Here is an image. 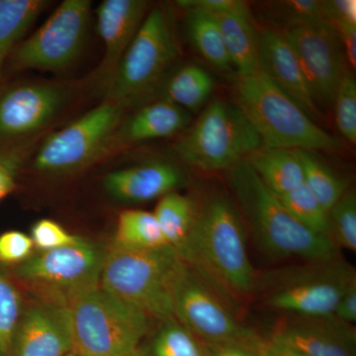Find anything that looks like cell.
Instances as JSON below:
<instances>
[{"instance_id":"obj_1","label":"cell","mask_w":356,"mask_h":356,"mask_svg":"<svg viewBox=\"0 0 356 356\" xmlns=\"http://www.w3.org/2000/svg\"><path fill=\"white\" fill-rule=\"evenodd\" d=\"M177 254L225 299L254 291L245 222L224 194L211 195L200 209L196 208L191 236Z\"/></svg>"},{"instance_id":"obj_2","label":"cell","mask_w":356,"mask_h":356,"mask_svg":"<svg viewBox=\"0 0 356 356\" xmlns=\"http://www.w3.org/2000/svg\"><path fill=\"white\" fill-rule=\"evenodd\" d=\"M228 181L255 242L273 257H302L310 261L337 257L331 238L318 236L290 215L280 197L264 184L245 159L232 166Z\"/></svg>"},{"instance_id":"obj_3","label":"cell","mask_w":356,"mask_h":356,"mask_svg":"<svg viewBox=\"0 0 356 356\" xmlns=\"http://www.w3.org/2000/svg\"><path fill=\"white\" fill-rule=\"evenodd\" d=\"M235 104L261 138L262 147L337 152L341 143L320 127L261 70L238 76Z\"/></svg>"},{"instance_id":"obj_4","label":"cell","mask_w":356,"mask_h":356,"mask_svg":"<svg viewBox=\"0 0 356 356\" xmlns=\"http://www.w3.org/2000/svg\"><path fill=\"white\" fill-rule=\"evenodd\" d=\"M72 350L83 356H134L149 330V316L100 287L67 302Z\"/></svg>"},{"instance_id":"obj_5","label":"cell","mask_w":356,"mask_h":356,"mask_svg":"<svg viewBox=\"0 0 356 356\" xmlns=\"http://www.w3.org/2000/svg\"><path fill=\"white\" fill-rule=\"evenodd\" d=\"M181 264L170 245L136 250L114 243L105 254L99 285L163 322L173 318V280Z\"/></svg>"},{"instance_id":"obj_6","label":"cell","mask_w":356,"mask_h":356,"mask_svg":"<svg viewBox=\"0 0 356 356\" xmlns=\"http://www.w3.org/2000/svg\"><path fill=\"white\" fill-rule=\"evenodd\" d=\"M262 147L259 134L235 103L215 99L177 145L187 165L228 170Z\"/></svg>"},{"instance_id":"obj_7","label":"cell","mask_w":356,"mask_h":356,"mask_svg":"<svg viewBox=\"0 0 356 356\" xmlns=\"http://www.w3.org/2000/svg\"><path fill=\"white\" fill-rule=\"evenodd\" d=\"M173 318L207 343H238L250 348L257 334L233 315L226 299L182 261L172 285Z\"/></svg>"},{"instance_id":"obj_8","label":"cell","mask_w":356,"mask_h":356,"mask_svg":"<svg viewBox=\"0 0 356 356\" xmlns=\"http://www.w3.org/2000/svg\"><path fill=\"white\" fill-rule=\"evenodd\" d=\"M177 56L172 26L163 9L149 11L122 57L110 83L111 99L125 105L153 88Z\"/></svg>"},{"instance_id":"obj_9","label":"cell","mask_w":356,"mask_h":356,"mask_svg":"<svg viewBox=\"0 0 356 356\" xmlns=\"http://www.w3.org/2000/svg\"><path fill=\"white\" fill-rule=\"evenodd\" d=\"M356 282L355 268L337 257L288 271L266 296L267 305L302 317L334 315L339 299Z\"/></svg>"},{"instance_id":"obj_10","label":"cell","mask_w":356,"mask_h":356,"mask_svg":"<svg viewBox=\"0 0 356 356\" xmlns=\"http://www.w3.org/2000/svg\"><path fill=\"white\" fill-rule=\"evenodd\" d=\"M124 105L107 100L50 136L34 159L37 170L65 173L79 170L102 152L120 124Z\"/></svg>"},{"instance_id":"obj_11","label":"cell","mask_w":356,"mask_h":356,"mask_svg":"<svg viewBox=\"0 0 356 356\" xmlns=\"http://www.w3.org/2000/svg\"><path fill=\"white\" fill-rule=\"evenodd\" d=\"M91 2L65 0L31 37L16 49L17 69L58 70L79 56L86 37Z\"/></svg>"},{"instance_id":"obj_12","label":"cell","mask_w":356,"mask_h":356,"mask_svg":"<svg viewBox=\"0 0 356 356\" xmlns=\"http://www.w3.org/2000/svg\"><path fill=\"white\" fill-rule=\"evenodd\" d=\"M105 254L92 243L81 242L32 255L17 270L21 280L64 297H72L99 285Z\"/></svg>"},{"instance_id":"obj_13","label":"cell","mask_w":356,"mask_h":356,"mask_svg":"<svg viewBox=\"0 0 356 356\" xmlns=\"http://www.w3.org/2000/svg\"><path fill=\"white\" fill-rule=\"evenodd\" d=\"M296 54L317 106H332L346 60L336 30L327 21L283 29Z\"/></svg>"},{"instance_id":"obj_14","label":"cell","mask_w":356,"mask_h":356,"mask_svg":"<svg viewBox=\"0 0 356 356\" xmlns=\"http://www.w3.org/2000/svg\"><path fill=\"white\" fill-rule=\"evenodd\" d=\"M72 350L69 308L53 302L22 314L7 356H65Z\"/></svg>"},{"instance_id":"obj_15","label":"cell","mask_w":356,"mask_h":356,"mask_svg":"<svg viewBox=\"0 0 356 356\" xmlns=\"http://www.w3.org/2000/svg\"><path fill=\"white\" fill-rule=\"evenodd\" d=\"M273 339L308 356H356V331L337 317L292 318L281 322Z\"/></svg>"},{"instance_id":"obj_16","label":"cell","mask_w":356,"mask_h":356,"mask_svg":"<svg viewBox=\"0 0 356 356\" xmlns=\"http://www.w3.org/2000/svg\"><path fill=\"white\" fill-rule=\"evenodd\" d=\"M259 70L286 93L309 116L318 117L314 102L296 54L283 31L264 28L259 34Z\"/></svg>"},{"instance_id":"obj_17","label":"cell","mask_w":356,"mask_h":356,"mask_svg":"<svg viewBox=\"0 0 356 356\" xmlns=\"http://www.w3.org/2000/svg\"><path fill=\"white\" fill-rule=\"evenodd\" d=\"M58 88L29 84L7 91L0 98V135L14 137L43 127L62 106Z\"/></svg>"},{"instance_id":"obj_18","label":"cell","mask_w":356,"mask_h":356,"mask_svg":"<svg viewBox=\"0 0 356 356\" xmlns=\"http://www.w3.org/2000/svg\"><path fill=\"white\" fill-rule=\"evenodd\" d=\"M144 0H104L97 9V30L105 47L100 74L111 83L134 37L147 16Z\"/></svg>"},{"instance_id":"obj_19","label":"cell","mask_w":356,"mask_h":356,"mask_svg":"<svg viewBox=\"0 0 356 356\" xmlns=\"http://www.w3.org/2000/svg\"><path fill=\"white\" fill-rule=\"evenodd\" d=\"M184 181V173L177 165L156 161L110 172L104 186L115 199L144 203L175 191Z\"/></svg>"},{"instance_id":"obj_20","label":"cell","mask_w":356,"mask_h":356,"mask_svg":"<svg viewBox=\"0 0 356 356\" xmlns=\"http://www.w3.org/2000/svg\"><path fill=\"white\" fill-rule=\"evenodd\" d=\"M216 19L232 67L238 76L259 70V33L254 29L250 13H211Z\"/></svg>"},{"instance_id":"obj_21","label":"cell","mask_w":356,"mask_h":356,"mask_svg":"<svg viewBox=\"0 0 356 356\" xmlns=\"http://www.w3.org/2000/svg\"><path fill=\"white\" fill-rule=\"evenodd\" d=\"M269 191L283 195L304 184L296 149L261 147L245 158Z\"/></svg>"},{"instance_id":"obj_22","label":"cell","mask_w":356,"mask_h":356,"mask_svg":"<svg viewBox=\"0 0 356 356\" xmlns=\"http://www.w3.org/2000/svg\"><path fill=\"white\" fill-rule=\"evenodd\" d=\"M189 121L185 110L163 100L147 105L124 124V139L128 143L170 137L181 130Z\"/></svg>"},{"instance_id":"obj_23","label":"cell","mask_w":356,"mask_h":356,"mask_svg":"<svg viewBox=\"0 0 356 356\" xmlns=\"http://www.w3.org/2000/svg\"><path fill=\"white\" fill-rule=\"evenodd\" d=\"M153 213L168 245L179 252L193 229L194 203L187 196L173 191L161 198Z\"/></svg>"},{"instance_id":"obj_24","label":"cell","mask_w":356,"mask_h":356,"mask_svg":"<svg viewBox=\"0 0 356 356\" xmlns=\"http://www.w3.org/2000/svg\"><path fill=\"white\" fill-rule=\"evenodd\" d=\"M187 13V34L199 55L217 69L229 70L231 62L214 16L199 9Z\"/></svg>"},{"instance_id":"obj_25","label":"cell","mask_w":356,"mask_h":356,"mask_svg":"<svg viewBox=\"0 0 356 356\" xmlns=\"http://www.w3.org/2000/svg\"><path fill=\"white\" fill-rule=\"evenodd\" d=\"M214 84V79L207 70L195 65H186L170 79L165 90V100L185 111H194L207 102Z\"/></svg>"},{"instance_id":"obj_26","label":"cell","mask_w":356,"mask_h":356,"mask_svg":"<svg viewBox=\"0 0 356 356\" xmlns=\"http://www.w3.org/2000/svg\"><path fill=\"white\" fill-rule=\"evenodd\" d=\"M46 3L42 0H0V70L9 51Z\"/></svg>"},{"instance_id":"obj_27","label":"cell","mask_w":356,"mask_h":356,"mask_svg":"<svg viewBox=\"0 0 356 356\" xmlns=\"http://www.w3.org/2000/svg\"><path fill=\"white\" fill-rule=\"evenodd\" d=\"M115 245L136 250H152L168 245L154 213L128 210L117 222Z\"/></svg>"},{"instance_id":"obj_28","label":"cell","mask_w":356,"mask_h":356,"mask_svg":"<svg viewBox=\"0 0 356 356\" xmlns=\"http://www.w3.org/2000/svg\"><path fill=\"white\" fill-rule=\"evenodd\" d=\"M303 168L304 184L310 189L325 210L330 211L337 201L348 191V182L339 177L315 152L296 149Z\"/></svg>"},{"instance_id":"obj_29","label":"cell","mask_w":356,"mask_h":356,"mask_svg":"<svg viewBox=\"0 0 356 356\" xmlns=\"http://www.w3.org/2000/svg\"><path fill=\"white\" fill-rule=\"evenodd\" d=\"M290 215L309 231L332 238L329 211L325 209L305 184L278 196ZM334 242V241H332Z\"/></svg>"},{"instance_id":"obj_30","label":"cell","mask_w":356,"mask_h":356,"mask_svg":"<svg viewBox=\"0 0 356 356\" xmlns=\"http://www.w3.org/2000/svg\"><path fill=\"white\" fill-rule=\"evenodd\" d=\"M152 356H205V351L202 341L172 318L154 336Z\"/></svg>"},{"instance_id":"obj_31","label":"cell","mask_w":356,"mask_h":356,"mask_svg":"<svg viewBox=\"0 0 356 356\" xmlns=\"http://www.w3.org/2000/svg\"><path fill=\"white\" fill-rule=\"evenodd\" d=\"M21 316L20 293L10 280L0 273V356L8 355Z\"/></svg>"},{"instance_id":"obj_32","label":"cell","mask_w":356,"mask_h":356,"mask_svg":"<svg viewBox=\"0 0 356 356\" xmlns=\"http://www.w3.org/2000/svg\"><path fill=\"white\" fill-rule=\"evenodd\" d=\"M332 241L355 252L356 250V193L348 189L329 211Z\"/></svg>"},{"instance_id":"obj_33","label":"cell","mask_w":356,"mask_h":356,"mask_svg":"<svg viewBox=\"0 0 356 356\" xmlns=\"http://www.w3.org/2000/svg\"><path fill=\"white\" fill-rule=\"evenodd\" d=\"M337 129L350 144H356V81L351 70L344 74L334 104Z\"/></svg>"},{"instance_id":"obj_34","label":"cell","mask_w":356,"mask_h":356,"mask_svg":"<svg viewBox=\"0 0 356 356\" xmlns=\"http://www.w3.org/2000/svg\"><path fill=\"white\" fill-rule=\"evenodd\" d=\"M274 11L278 19L283 21L286 28L308 23L327 21L325 16V1L317 0H289L275 2Z\"/></svg>"},{"instance_id":"obj_35","label":"cell","mask_w":356,"mask_h":356,"mask_svg":"<svg viewBox=\"0 0 356 356\" xmlns=\"http://www.w3.org/2000/svg\"><path fill=\"white\" fill-rule=\"evenodd\" d=\"M31 238L35 247L41 252L74 245L83 240V238L72 235L60 224L49 219L40 220L33 226Z\"/></svg>"},{"instance_id":"obj_36","label":"cell","mask_w":356,"mask_h":356,"mask_svg":"<svg viewBox=\"0 0 356 356\" xmlns=\"http://www.w3.org/2000/svg\"><path fill=\"white\" fill-rule=\"evenodd\" d=\"M33 247L31 236L19 231L6 232L0 235V262H24L31 257Z\"/></svg>"},{"instance_id":"obj_37","label":"cell","mask_w":356,"mask_h":356,"mask_svg":"<svg viewBox=\"0 0 356 356\" xmlns=\"http://www.w3.org/2000/svg\"><path fill=\"white\" fill-rule=\"evenodd\" d=\"M178 6L209 13H250L247 4L238 0H184L178 1Z\"/></svg>"},{"instance_id":"obj_38","label":"cell","mask_w":356,"mask_h":356,"mask_svg":"<svg viewBox=\"0 0 356 356\" xmlns=\"http://www.w3.org/2000/svg\"><path fill=\"white\" fill-rule=\"evenodd\" d=\"M250 348L254 350L257 356H308L273 337L264 339L257 334Z\"/></svg>"},{"instance_id":"obj_39","label":"cell","mask_w":356,"mask_h":356,"mask_svg":"<svg viewBox=\"0 0 356 356\" xmlns=\"http://www.w3.org/2000/svg\"><path fill=\"white\" fill-rule=\"evenodd\" d=\"M325 16H327V22L331 24L348 23V24L356 25L355 0L325 1Z\"/></svg>"},{"instance_id":"obj_40","label":"cell","mask_w":356,"mask_h":356,"mask_svg":"<svg viewBox=\"0 0 356 356\" xmlns=\"http://www.w3.org/2000/svg\"><path fill=\"white\" fill-rule=\"evenodd\" d=\"M334 316L348 324H355L356 322V282L353 283L339 299Z\"/></svg>"},{"instance_id":"obj_41","label":"cell","mask_w":356,"mask_h":356,"mask_svg":"<svg viewBox=\"0 0 356 356\" xmlns=\"http://www.w3.org/2000/svg\"><path fill=\"white\" fill-rule=\"evenodd\" d=\"M203 346L205 356H257L252 348L243 344L203 343Z\"/></svg>"},{"instance_id":"obj_42","label":"cell","mask_w":356,"mask_h":356,"mask_svg":"<svg viewBox=\"0 0 356 356\" xmlns=\"http://www.w3.org/2000/svg\"><path fill=\"white\" fill-rule=\"evenodd\" d=\"M15 187L13 172L0 163V200L8 195Z\"/></svg>"},{"instance_id":"obj_43","label":"cell","mask_w":356,"mask_h":356,"mask_svg":"<svg viewBox=\"0 0 356 356\" xmlns=\"http://www.w3.org/2000/svg\"><path fill=\"white\" fill-rule=\"evenodd\" d=\"M65 356H83L76 353V351L70 350V353H67Z\"/></svg>"},{"instance_id":"obj_44","label":"cell","mask_w":356,"mask_h":356,"mask_svg":"<svg viewBox=\"0 0 356 356\" xmlns=\"http://www.w3.org/2000/svg\"><path fill=\"white\" fill-rule=\"evenodd\" d=\"M134 356H140V353H138V355H134Z\"/></svg>"}]
</instances>
